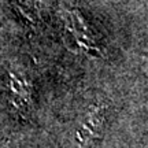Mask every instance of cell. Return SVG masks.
Listing matches in <instances>:
<instances>
[{
	"label": "cell",
	"mask_w": 148,
	"mask_h": 148,
	"mask_svg": "<svg viewBox=\"0 0 148 148\" xmlns=\"http://www.w3.org/2000/svg\"><path fill=\"white\" fill-rule=\"evenodd\" d=\"M106 106L104 104H93L86 111L84 119L79 122L74 132L71 140V148H89L92 141L100 133L104 118H106Z\"/></svg>",
	"instance_id": "obj_1"
},
{
	"label": "cell",
	"mask_w": 148,
	"mask_h": 148,
	"mask_svg": "<svg viewBox=\"0 0 148 148\" xmlns=\"http://www.w3.org/2000/svg\"><path fill=\"white\" fill-rule=\"evenodd\" d=\"M7 86L11 101L18 110H29L32 106V85L21 73L8 70Z\"/></svg>",
	"instance_id": "obj_2"
}]
</instances>
